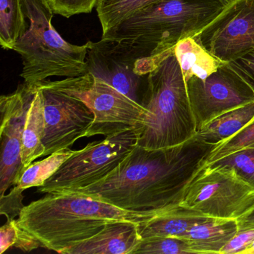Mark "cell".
<instances>
[{
	"instance_id": "obj_20",
	"label": "cell",
	"mask_w": 254,
	"mask_h": 254,
	"mask_svg": "<svg viewBox=\"0 0 254 254\" xmlns=\"http://www.w3.org/2000/svg\"><path fill=\"white\" fill-rule=\"evenodd\" d=\"M26 18L22 0H0V44L3 50H13L24 35Z\"/></svg>"
},
{
	"instance_id": "obj_22",
	"label": "cell",
	"mask_w": 254,
	"mask_h": 254,
	"mask_svg": "<svg viewBox=\"0 0 254 254\" xmlns=\"http://www.w3.org/2000/svg\"><path fill=\"white\" fill-rule=\"evenodd\" d=\"M74 151L70 148L61 150L47 156V158L31 163L23 171L16 185L23 190L41 187L73 154Z\"/></svg>"
},
{
	"instance_id": "obj_5",
	"label": "cell",
	"mask_w": 254,
	"mask_h": 254,
	"mask_svg": "<svg viewBox=\"0 0 254 254\" xmlns=\"http://www.w3.org/2000/svg\"><path fill=\"white\" fill-rule=\"evenodd\" d=\"M29 26L13 50L23 62L20 76L34 86L51 77L72 78L89 72L90 41L75 45L64 39L53 26V11L44 0H22Z\"/></svg>"
},
{
	"instance_id": "obj_30",
	"label": "cell",
	"mask_w": 254,
	"mask_h": 254,
	"mask_svg": "<svg viewBox=\"0 0 254 254\" xmlns=\"http://www.w3.org/2000/svg\"><path fill=\"white\" fill-rule=\"evenodd\" d=\"M40 246H41V245L39 241L35 239L29 232L21 228L17 224L14 247L25 252H30L34 250L38 249Z\"/></svg>"
},
{
	"instance_id": "obj_11",
	"label": "cell",
	"mask_w": 254,
	"mask_h": 254,
	"mask_svg": "<svg viewBox=\"0 0 254 254\" xmlns=\"http://www.w3.org/2000/svg\"><path fill=\"white\" fill-rule=\"evenodd\" d=\"M34 86L41 92L44 104V157L69 148L78 139L86 137L94 114L85 102L42 82Z\"/></svg>"
},
{
	"instance_id": "obj_14",
	"label": "cell",
	"mask_w": 254,
	"mask_h": 254,
	"mask_svg": "<svg viewBox=\"0 0 254 254\" xmlns=\"http://www.w3.org/2000/svg\"><path fill=\"white\" fill-rule=\"evenodd\" d=\"M139 224L127 221L108 223L97 234L62 254H133L142 241Z\"/></svg>"
},
{
	"instance_id": "obj_2",
	"label": "cell",
	"mask_w": 254,
	"mask_h": 254,
	"mask_svg": "<svg viewBox=\"0 0 254 254\" xmlns=\"http://www.w3.org/2000/svg\"><path fill=\"white\" fill-rule=\"evenodd\" d=\"M157 214L126 210L83 193L56 191L25 206L17 222L41 246L62 254L93 237L108 223L145 222Z\"/></svg>"
},
{
	"instance_id": "obj_4",
	"label": "cell",
	"mask_w": 254,
	"mask_h": 254,
	"mask_svg": "<svg viewBox=\"0 0 254 254\" xmlns=\"http://www.w3.org/2000/svg\"><path fill=\"white\" fill-rule=\"evenodd\" d=\"M141 104L146 112L136 130L139 146L148 150L172 148L197 134L187 83L175 52L147 75Z\"/></svg>"
},
{
	"instance_id": "obj_31",
	"label": "cell",
	"mask_w": 254,
	"mask_h": 254,
	"mask_svg": "<svg viewBox=\"0 0 254 254\" xmlns=\"http://www.w3.org/2000/svg\"><path fill=\"white\" fill-rule=\"evenodd\" d=\"M17 220H8L7 222L0 229L1 246L0 253L3 254L11 247H14L17 233Z\"/></svg>"
},
{
	"instance_id": "obj_1",
	"label": "cell",
	"mask_w": 254,
	"mask_h": 254,
	"mask_svg": "<svg viewBox=\"0 0 254 254\" xmlns=\"http://www.w3.org/2000/svg\"><path fill=\"white\" fill-rule=\"evenodd\" d=\"M215 146L197 134L172 148L148 150L136 145L108 176L69 191L101 199L126 210L160 213L181 204L189 185Z\"/></svg>"
},
{
	"instance_id": "obj_18",
	"label": "cell",
	"mask_w": 254,
	"mask_h": 254,
	"mask_svg": "<svg viewBox=\"0 0 254 254\" xmlns=\"http://www.w3.org/2000/svg\"><path fill=\"white\" fill-rule=\"evenodd\" d=\"M175 55L186 82L193 76L204 79L224 64L206 51L193 38L179 41L175 46Z\"/></svg>"
},
{
	"instance_id": "obj_34",
	"label": "cell",
	"mask_w": 254,
	"mask_h": 254,
	"mask_svg": "<svg viewBox=\"0 0 254 254\" xmlns=\"http://www.w3.org/2000/svg\"><path fill=\"white\" fill-rule=\"evenodd\" d=\"M225 1L228 2V3H230V2H233V0H225Z\"/></svg>"
},
{
	"instance_id": "obj_13",
	"label": "cell",
	"mask_w": 254,
	"mask_h": 254,
	"mask_svg": "<svg viewBox=\"0 0 254 254\" xmlns=\"http://www.w3.org/2000/svg\"><path fill=\"white\" fill-rule=\"evenodd\" d=\"M141 59L145 58L130 44L102 38L97 42L90 41L87 62L89 72L141 104L139 91L144 77L135 70L136 62Z\"/></svg>"
},
{
	"instance_id": "obj_15",
	"label": "cell",
	"mask_w": 254,
	"mask_h": 254,
	"mask_svg": "<svg viewBox=\"0 0 254 254\" xmlns=\"http://www.w3.org/2000/svg\"><path fill=\"white\" fill-rule=\"evenodd\" d=\"M238 231L237 220L211 218L193 226L181 238L194 254H220Z\"/></svg>"
},
{
	"instance_id": "obj_21",
	"label": "cell",
	"mask_w": 254,
	"mask_h": 254,
	"mask_svg": "<svg viewBox=\"0 0 254 254\" xmlns=\"http://www.w3.org/2000/svg\"><path fill=\"white\" fill-rule=\"evenodd\" d=\"M160 0H99L96 5L102 34L108 32L136 11Z\"/></svg>"
},
{
	"instance_id": "obj_32",
	"label": "cell",
	"mask_w": 254,
	"mask_h": 254,
	"mask_svg": "<svg viewBox=\"0 0 254 254\" xmlns=\"http://www.w3.org/2000/svg\"><path fill=\"white\" fill-rule=\"evenodd\" d=\"M237 221L239 231L254 227V209H253L248 215L238 219Z\"/></svg>"
},
{
	"instance_id": "obj_33",
	"label": "cell",
	"mask_w": 254,
	"mask_h": 254,
	"mask_svg": "<svg viewBox=\"0 0 254 254\" xmlns=\"http://www.w3.org/2000/svg\"><path fill=\"white\" fill-rule=\"evenodd\" d=\"M244 254H254V241L253 243L250 245L249 248L245 251Z\"/></svg>"
},
{
	"instance_id": "obj_16",
	"label": "cell",
	"mask_w": 254,
	"mask_h": 254,
	"mask_svg": "<svg viewBox=\"0 0 254 254\" xmlns=\"http://www.w3.org/2000/svg\"><path fill=\"white\" fill-rule=\"evenodd\" d=\"M209 218L180 204L157 214L145 222L140 223L139 233L142 239L151 237L181 238L193 226Z\"/></svg>"
},
{
	"instance_id": "obj_28",
	"label": "cell",
	"mask_w": 254,
	"mask_h": 254,
	"mask_svg": "<svg viewBox=\"0 0 254 254\" xmlns=\"http://www.w3.org/2000/svg\"><path fill=\"white\" fill-rule=\"evenodd\" d=\"M228 64L254 91V50Z\"/></svg>"
},
{
	"instance_id": "obj_25",
	"label": "cell",
	"mask_w": 254,
	"mask_h": 254,
	"mask_svg": "<svg viewBox=\"0 0 254 254\" xmlns=\"http://www.w3.org/2000/svg\"><path fill=\"white\" fill-rule=\"evenodd\" d=\"M246 148H254V119L239 133L215 145L206 159L205 165L213 163L232 153Z\"/></svg>"
},
{
	"instance_id": "obj_29",
	"label": "cell",
	"mask_w": 254,
	"mask_h": 254,
	"mask_svg": "<svg viewBox=\"0 0 254 254\" xmlns=\"http://www.w3.org/2000/svg\"><path fill=\"white\" fill-rule=\"evenodd\" d=\"M254 241V227L238 231L236 236L221 250L220 254H244Z\"/></svg>"
},
{
	"instance_id": "obj_23",
	"label": "cell",
	"mask_w": 254,
	"mask_h": 254,
	"mask_svg": "<svg viewBox=\"0 0 254 254\" xmlns=\"http://www.w3.org/2000/svg\"><path fill=\"white\" fill-rule=\"evenodd\" d=\"M207 165L231 169L254 188V148H243Z\"/></svg>"
},
{
	"instance_id": "obj_10",
	"label": "cell",
	"mask_w": 254,
	"mask_h": 254,
	"mask_svg": "<svg viewBox=\"0 0 254 254\" xmlns=\"http://www.w3.org/2000/svg\"><path fill=\"white\" fill-rule=\"evenodd\" d=\"M193 38L224 63H230L252 51L254 0H233Z\"/></svg>"
},
{
	"instance_id": "obj_8",
	"label": "cell",
	"mask_w": 254,
	"mask_h": 254,
	"mask_svg": "<svg viewBox=\"0 0 254 254\" xmlns=\"http://www.w3.org/2000/svg\"><path fill=\"white\" fill-rule=\"evenodd\" d=\"M181 205L209 218L238 220L254 209V188L231 169L204 165Z\"/></svg>"
},
{
	"instance_id": "obj_12",
	"label": "cell",
	"mask_w": 254,
	"mask_h": 254,
	"mask_svg": "<svg viewBox=\"0 0 254 254\" xmlns=\"http://www.w3.org/2000/svg\"><path fill=\"white\" fill-rule=\"evenodd\" d=\"M35 90V86L24 82L15 91L0 98V197L5 195L11 186L17 184L23 172L22 137L26 114Z\"/></svg>"
},
{
	"instance_id": "obj_7",
	"label": "cell",
	"mask_w": 254,
	"mask_h": 254,
	"mask_svg": "<svg viewBox=\"0 0 254 254\" xmlns=\"http://www.w3.org/2000/svg\"><path fill=\"white\" fill-rule=\"evenodd\" d=\"M136 130H130L90 142L74 151L38 192L69 191L96 184L108 176L137 145Z\"/></svg>"
},
{
	"instance_id": "obj_24",
	"label": "cell",
	"mask_w": 254,
	"mask_h": 254,
	"mask_svg": "<svg viewBox=\"0 0 254 254\" xmlns=\"http://www.w3.org/2000/svg\"><path fill=\"white\" fill-rule=\"evenodd\" d=\"M194 254L188 242L182 238L151 237L142 239L133 254Z\"/></svg>"
},
{
	"instance_id": "obj_9",
	"label": "cell",
	"mask_w": 254,
	"mask_h": 254,
	"mask_svg": "<svg viewBox=\"0 0 254 254\" xmlns=\"http://www.w3.org/2000/svg\"><path fill=\"white\" fill-rule=\"evenodd\" d=\"M186 83L197 133L219 116L254 102V90L228 63L204 79L193 76Z\"/></svg>"
},
{
	"instance_id": "obj_17",
	"label": "cell",
	"mask_w": 254,
	"mask_h": 254,
	"mask_svg": "<svg viewBox=\"0 0 254 254\" xmlns=\"http://www.w3.org/2000/svg\"><path fill=\"white\" fill-rule=\"evenodd\" d=\"M35 88V95L26 114L22 137L23 172L34 160L44 157L45 152L43 142L45 134L44 104L41 92L36 87Z\"/></svg>"
},
{
	"instance_id": "obj_27",
	"label": "cell",
	"mask_w": 254,
	"mask_h": 254,
	"mask_svg": "<svg viewBox=\"0 0 254 254\" xmlns=\"http://www.w3.org/2000/svg\"><path fill=\"white\" fill-rule=\"evenodd\" d=\"M23 191L24 190L15 185L8 194L0 197V214L5 215L7 221L18 217L23 210L25 206L23 203Z\"/></svg>"
},
{
	"instance_id": "obj_26",
	"label": "cell",
	"mask_w": 254,
	"mask_h": 254,
	"mask_svg": "<svg viewBox=\"0 0 254 254\" xmlns=\"http://www.w3.org/2000/svg\"><path fill=\"white\" fill-rule=\"evenodd\" d=\"M53 14L69 18L72 16L91 13L99 0H44Z\"/></svg>"
},
{
	"instance_id": "obj_19",
	"label": "cell",
	"mask_w": 254,
	"mask_h": 254,
	"mask_svg": "<svg viewBox=\"0 0 254 254\" xmlns=\"http://www.w3.org/2000/svg\"><path fill=\"white\" fill-rule=\"evenodd\" d=\"M254 119L252 102L217 117L197 132V136L207 143L217 145L239 133Z\"/></svg>"
},
{
	"instance_id": "obj_3",
	"label": "cell",
	"mask_w": 254,
	"mask_h": 254,
	"mask_svg": "<svg viewBox=\"0 0 254 254\" xmlns=\"http://www.w3.org/2000/svg\"><path fill=\"white\" fill-rule=\"evenodd\" d=\"M228 4L225 0H160L102 34V38L130 44L143 58L158 57L197 35Z\"/></svg>"
},
{
	"instance_id": "obj_6",
	"label": "cell",
	"mask_w": 254,
	"mask_h": 254,
	"mask_svg": "<svg viewBox=\"0 0 254 254\" xmlns=\"http://www.w3.org/2000/svg\"><path fill=\"white\" fill-rule=\"evenodd\" d=\"M47 87L81 99L94 114L86 137H105L140 127L146 110L109 83L91 72L57 81H42Z\"/></svg>"
}]
</instances>
